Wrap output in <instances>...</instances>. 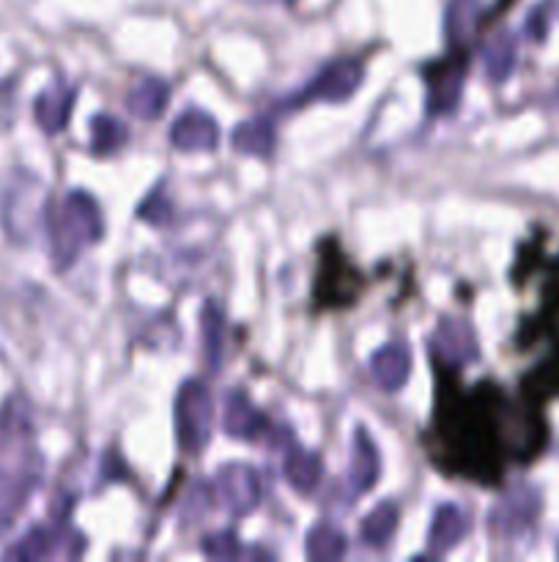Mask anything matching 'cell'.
<instances>
[{"mask_svg":"<svg viewBox=\"0 0 559 562\" xmlns=\"http://www.w3.org/2000/svg\"><path fill=\"white\" fill-rule=\"evenodd\" d=\"M42 470L31 406L22 395H11L0 409V532L25 508L42 483Z\"/></svg>","mask_w":559,"mask_h":562,"instance_id":"1","label":"cell"},{"mask_svg":"<svg viewBox=\"0 0 559 562\" xmlns=\"http://www.w3.org/2000/svg\"><path fill=\"white\" fill-rule=\"evenodd\" d=\"M230 146L244 157H272L277 135L266 119H250L236 126L233 135H230Z\"/></svg>","mask_w":559,"mask_h":562,"instance_id":"19","label":"cell"},{"mask_svg":"<svg viewBox=\"0 0 559 562\" xmlns=\"http://www.w3.org/2000/svg\"><path fill=\"white\" fill-rule=\"evenodd\" d=\"M42 214V181L27 173H16L14 184L3 190L0 220L14 241H27L38 225Z\"/></svg>","mask_w":559,"mask_h":562,"instance_id":"6","label":"cell"},{"mask_svg":"<svg viewBox=\"0 0 559 562\" xmlns=\"http://www.w3.org/2000/svg\"><path fill=\"white\" fill-rule=\"evenodd\" d=\"M75 97H77L75 88L66 86V82H55V86H49L47 91L36 99L33 113H36L38 126H42L47 135H55V132L66 130L71 108H75Z\"/></svg>","mask_w":559,"mask_h":562,"instance_id":"16","label":"cell"},{"mask_svg":"<svg viewBox=\"0 0 559 562\" xmlns=\"http://www.w3.org/2000/svg\"><path fill=\"white\" fill-rule=\"evenodd\" d=\"M362 77H365V66L354 58H338L332 64L323 66L316 77L310 80V86L305 91L294 93L290 99H285L283 108H299L307 99H318V102H345L356 93V88L362 86Z\"/></svg>","mask_w":559,"mask_h":562,"instance_id":"7","label":"cell"},{"mask_svg":"<svg viewBox=\"0 0 559 562\" xmlns=\"http://www.w3.org/2000/svg\"><path fill=\"white\" fill-rule=\"evenodd\" d=\"M411 360L403 344H387L370 357V376L384 393H398L409 382Z\"/></svg>","mask_w":559,"mask_h":562,"instance_id":"14","label":"cell"},{"mask_svg":"<svg viewBox=\"0 0 559 562\" xmlns=\"http://www.w3.org/2000/svg\"><path fill=\"white\" fill-rule=\"evenodd\" d=\"M137 217L146 220V223H151V225H164L170 220V203L164 201L162 192L157 190L146 203H142L140 212H137Z\"/></svg>","mask_w":559,"mask_h":562,"instance_id":"28","label":"cell"},{"mask_svg":"<svg viewBox=\"0 0 559 562\" xmlns=\"http://www.w3.org/2000/svg\"><path fill=\"white\" fill-rule=\"evenodd\" d=\"M192 499H186L184 505V514H181V525H195V521L203 519V514H206L208 508H212V497H214V488H208V483H197L195 486V494H190Z\"/></svg>","mask_w":559,"mask_h":562,"instance_id":"27","label":"cell"},{"mask_svg":"<svg viewBox=\"0 0 559 562\" xmlns=\"http://www.w3.org/2000/svg\"><path fill=\"white\" fill-rule=\"evenodd\" d=\"M349 549L345 543V536L332 525H316L310 532H307V558L310 560H340Z\"/></svg>","mask_w":559,"mask_h":562,"instance_id":"24","label":"cell"},{"mask_svg":"<svg viewBox=\"0 0 559 562\" xmlns=\"http://www.w3.org/2000/svg\"><path fill=\"white\" fill-rule=\"evenodd\" d=\"M214 492L228 514L247 516L261 503V481L258 472L247 464H225L214 477Z\"/></svg>","mask_w":559,"mask_h":562,"instance_id":"9","label":"cell"},{"mask_svg":"<svg viewBox=\"0 0 559 562\" xmlns=\"http://www.w3.org/2000/svg\"><path fill=\"white\" fill-rule=\"evenodd\" d=\"M398 505L395 503H381L378 508H373L367 514V519L360 525V541L362 547L370 549H387L392 543L395 532H398Z\"/></svg>","mask_w":559,"mask_h":562,"instance_id":"22","label":"cell"},{"mask_svg":"<svg viewBox=\"0 0 559 562\" xmlns=\"http://www.w3.org/2000/svg\"><path fill=\"white\" fill-rule=\"evenodd\" d=\"M201 552L206 554V558H214V560H233V558H239V554H244V549L239 547V538H236L233 532L223 530V532H214V536H208L206 541L201 543Z\"/></svg>","mask_w":559,"mask_h":562,"instance_id":"26","label":"cell"},{"mask_svg":"<svg viewBox=\"0 0 559 562\" xmlns=\"http://www.w3.org/2000/svg\"><path fill=\"white\" fill-rule=\"evenodd\" d=\"M283 472H285V481L294 492L299 494H312L321 483V459L316 453L305 448H294L283 461Z\"/></svg>","mask_w":559,"mask_h":562,"instance_id":"21","label":"cell"},{"mask_svg":"<svg viewBox=\"0 0 559 562\" xmlns=\"http://www.w3.org/2000/svg\"><path fill=\"white\" fill-rule=\"evenodd\" d=\"M540 499L537 492L529 486H518L510 494H504L491 510V530L499 536H515V532L526 530L535 521Z\"/></svg>","mask_w":559,"mask_h":562,"instance_id":"11","label":"cell"},{"mask_svg":"<svg viewBox=\"0 0 559 562\" xmlns=\"http://www.w3.org/2000/svg\"><path fill=\"white\" fill-rule=\"evenodd\" d=\"M480 0H449L444 11V36L449 47L466 49L477 33Z\"/></svg>","mask_w":559,"mask_h":562,"instance_id":"17","label":"cell"},{"mask_svg":"<svg viewBox=\"0 0 559 562\" xmlns=\"http://www.w3.org/2000/svg\"><path fill=\"white\" fill-rule=\"evenodd\" d=\"M453 53L447 58L436 60L425 69V110L433 119H442V115L455 113L460 102V93H464V80H466V66H469V53L458 47H449Z\"/></svg>","mask_w":559,"mask_h":562,"instance_id":"5","label":"cell"},{"mask_svg":"<svg viewBox=\"0 0 559 562\" xmlns=\"http://www.w3.org/2000/svg\"><path fill=\"white\" fill-rule=\"evenodd\" d=\"M427 351L438 371H460L466 362L477 360L480 349H477L475 333L466 322L458 318H444L436 327V333L427 340Z\"/></svg>","mask_w":559,"mask_h":562,"instance_id":"8","label":"cell"},{"mask_svg":"<svg viewBox=\"0 0 559 562\" xmlns=\"http://www.w3.org/2000/svg\"><path fill=\"white\" fill-rule=\"evenodd\" d=\"M482 66L493 82H502L515 66V38L510 33H499L482 49Z\"/></svg>","mask_w":559,"mask_h":562,"instance_id":"23","label":"cell"},{"mask_svg":"<svg viewBox=\"0 0 559 562\" xmlns=\"http://www.w3.org/2000/svg\"><path fill=\"white\" fill-rule=\"evenodd\" d=\"M466 532H469V519H466L464 510L455 508V505H438L431 530H427V549H431V554L442 558L464 541Z\"/></svg>","mask_w":559,"mask_h":562,"instance_id":"15","label":"cell"},{"mask_svg":"<svg viewBox=\"0 0 559 562\" xmlns=\"http://www.w3.org/2000/svg\"><path fill=\"white\" fill-rule=\"evenodd\" d=\"M85 552V538L66 519H53L49 525L27 532L16 547H11L3 558L9 560H77Z\"/></svg>","mask_w":559,"mask_h":562,"instance_id":"4","label":"cell"},{"mask_svg":"<svg viewBox=\"0 0 559 562\" xmlns=\"http://www.w3.org/2000/svg\"><path fill=\"white\" fill-rule=\"evenodd\" d=\"M170 143L179 151H214L219 143V126L206 110H186L170 130Z\"/></svg>","mask_w":559,"mask_h":562,"instance_id":"12","label":"cell"},{"mask_svg":"<svg viewBox=\"0 0 559 562\" xmlns=\"http://www.w3.org/2000/svg\"><path fill=\"white\" fill-rule=\"evenodd\" d=\"M381 461H378V448L365 428H356L351 439V467H349V494L351 499L362 497L378 483Z\"/></svg>","mask_w":559,"mask_h":562,"instance_id":"13","label":"cell"},{"mask_svg":"<svg viewBox=\"0 0 559 562\" xmlns=\"http://www.w3.org/2000/svg\"><path fill=\"white\" fill-rule=\"evenodd\" d=\"M47 231L55 269L64 272L82 256V250L96 245L104 236V220L96 198L88 195L85 190L66 192L58 209L47 214Z\"/></svg>","mask_w":559,"mask_h":562,"instance_id":"2","label":"cell"},{"mask_svg":"<svg viewBox=\"0 0 559 562\" xmlns=\"http://www.w3.org/2000/svg\"><path fill=\"white\" fill-rule=\"evenodd\" d=\"M252 5H290L294 0H247Z\"/></svg>","mask_w":559,"mask_h":562,"instance_id":"29","label":"cell"},{"mask_svg":"<svg viewBox=\"0 0 559 562\" xmlns=\"http://www.w3.org/2000/svg\"><path fill=\"white\" fill-rule=\"evenodd\" d=\"M175 442L186 456H201L212 439L214 401L212 393L197 379H186L175 393Z\"/></svg>","mask_w":559,"mask_h":562,"instance_id":"3","label":"cell"},{"mask_svg":"<svg viewBox=\"0 0 559 562\" xmlns=\"http://www.w3.org/2000/svg\"><path fill=\"white\" fill-rule=\"evenodd\" d=\"M170 99V86L159 77H142L135 88L126 97V108L135 119L142 121H153L162 115V110L168 108Z\"/></svg>","mask_w":559,"mask_h":562,"instance_id":"18","label":"cell"},{"mask_svg":"<svg viewBox=\"0 0 559 562\" xmlns=\"http://www.w3.org/2000/svg\"><path fill=\"white\" fill-rule=\"evenodd\" d=\"M201 333H203V357H206L208 371H223L225 357V313L214 300L203 305L201 313Z\"/></svg>","mask_w":559,"mask_h":562,"instance_id":"20","label":"cell"},{"mask_svg":"<svg viewBox=\"0 0 559 562\" xmlns=\"http://www.w3.org/2000/svg\"><path fill=\"white\" fill-rule=\"evenodd\" d=\"M129 140V130L113 115H93L91 121V148L93 154H113Z\"/></svg>","mask_w":559,"mask_h":562,"instance_id":"25","label":"cell"},{"mask_svg":"<svg viewBox=\"0 0 559 562\" xmlns=\"http://www.w3.org/2000/svg\"><path fill=\"white\" fill-rule=\"evenodd\" d=\"M223 426L228 437L241 439V442H258V439H266L272 434L269 417L261 409H255V404L247 398L244 390H230L228 393Z\"/></svg>","mask_w":559,"mask_h":562,"instance_id":"10","label":"cell"}]
</instances>
